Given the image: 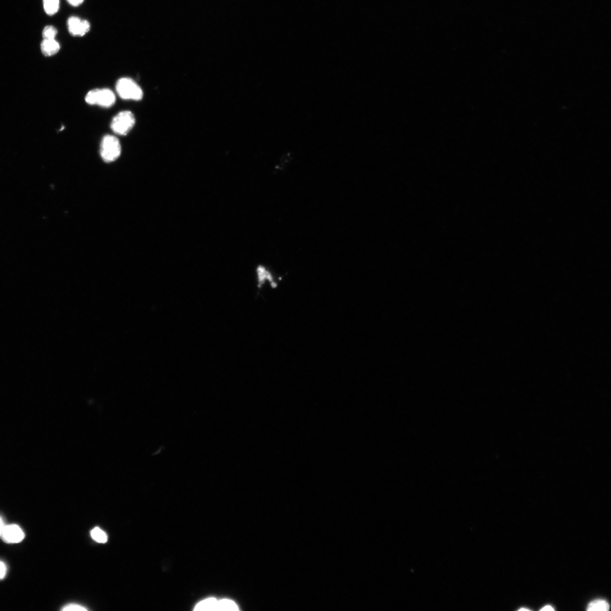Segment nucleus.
I'll return each instance as SVG.
<instances>
[{"label": "nucleus", "instance_id": "obj_1", "mask_svg": "<svg viewBox=\"0 0 611 611\" xmlns=\"http://www.w3.org/2000/svg\"><path fill=\"white\" fill-rule=\"evenodd\" d=\"M116 91L119 97L125 100H141L143 97L142 89L129 78H122L117 81Z\"/></svg>", "mask_w": 611, "mask_h": 611}, {"label": "nucleus", "instance_id": "obj_2", "mask_svg": "<svg viewBox=\"0 0 611 611\" xmlns=\"http://www.w3.org/2000/svg\"><path fill=\"white\" fill-rule=\"evenodd\" d=\"M121 147L119 140L113 136H106L100 145V155L106 162H111L119 158Z\"/></svg>", "mask_w": 611, "mask_h": 611}, {"label": "nucleus", "instance_id": "obj_3", "mask_svg": "<svg viewBox=\"0 0 611 611\" xmlns=\"http://www.w3.org/2000/svg\"><path fill=\"white\" fill-rule=\"evenodd\" d=\"M86 102L90 105H98L103 108H109L116 102V97L108 88L94 89L88 92Z\"/></svg>", "mask_w": 611, "mask_h": 611}, {"label": "nucleus", "instance_id": "obj_4", "mask_svg": "<svg viewBox=\"0 0 611 611\" xmlns=\"http://www.w3.org/2000/svg\"><path fill=\"white\" fill-rule=\"evenodd\" d=\"M135 124V117L131 112L126 110L120 112L114 118L110 127L117 135L126 136Z\"/></svg>", "mask_w": 611, "mask_h": 611}, {"label": "nucleus", "instance_id": "obj_5", "mask_svg": "<svg viewBox=\"0 0 611 611\" xmlns=\"http://www.w3.org/2000/svg\"><path fill=\"white\" fill-rule=\"evenodd\" d=\"M68 30L70 34L75 36H83L90 30V24L87 20H81L77 16H71L68 21Z\"/></svg>", "mask_w": 611, "mask_h": 611}, {"label": "nucleus", "instance_id": "obj_6", "mask_svg": "<svg viewBox=\"0 0 611 611\" xmlns=\"http://www.w3.org/2000/svg\"><path fill=\"white\" fill-rule=\"evenodd\" d=\"M2 537L8 543H18L24 540L25 533L18 525H5Z\"/></svg>", "mask_w": 611, "mask_h": 611}, {"label": "nucleus", "instance_id": "obj_7", "mask_svg": "<svg viewBox=\"0 0 611 611\" xmlns=\"http://www.w3.org/2000/svg\"><path fill=\"white\" fill-rule=\"evenodd\" d=\"M60 49V44L55 39H52V40H43L41 44L42 52L47 57H50V56L58 53Z\"/></svg>", "mask_w": 611, "mask_h": 611}, {"label": "nucleus", "instance_id": "obj_8", "mask_svg": "<svg viewBox=\"0 0 611 611\" xmlns=\"http://www.w3.org/2000/svg\"><path fill=\"white\" fill-rule=\"evenodd\" d=\"M609 604L604 599H596L588 604L587 610L588 611H608Z\"/></svg>", "mask_w": 611, "mask_h": 611}, {"label": "nucleus", "instance_id": "obj_9", "mask_svg": "<svg viewBox=\"0 0 611 611\" xmlns=\"http://www.w3.org/2000/svg\"><path fill=\"white\" fill-rule=\"evenodd\" d=\"M217 600L211 598L204 600L196 605L195 610H215Z\"/></svg>", "mask_w": 611, "mask_h": 611}, {"label": "nucleus", "instance_id": "obj_10", "mask_svg": "<svg viewBox=\"0 0 611 611\" xmlns=\"http://www.w3.org/2000/svg\"><path fill=\"white\" fill-rule=\"evenodd\" d=\"M45 12L49 15L57 13L60 8V0H43Z\"/></svg>", "mask_w": 611, "mask_h": 611}, {"label": "nucleus", "instance_id": "obj_11", "mask_svg": "<svg viewBox=\"0 0 611 611\" xmlns=\"http://www.w3.org/2000/svg\"><path fill=\"white\" fill-rule=\"evenodd\" d=\"M237 605L231 600L222 599L217 601L215 610H238Z\"/></svg>", "mask_w": 611, "mask_h": 611}, {"label": "nucleus", "instance_id": "obj_12", "mask_svg": "<svg viewBox=\"0 0 611 611\" xmlns=\"http://www.w3.org/2000/svg\"><path fill=\"white\" fill-rule=\"evenodd\" d=\"M91 536L95 541L99 543H105L108 541L107 534L99 527H96L91 530Z\"/></svg>", "mask_w": 611, "mask_h": 611}, {"label": "nucleus", "instance_id": "obj_13", "mask_svg": "<svg viewBox=\"0 0 611 611\" xmlns=\"http://www.w3.org/2000/svg\"><path fill=\"white\" fill-rule=\"evenodd\" d=\"M58 34V30L52 26L45 27L43 31V40H52Z\"/></svg>", "mask_w": 611, "mask_h": 611}, {"label": "nucleus", "instance_id": "obj_14", "mask_svg": "<svg viewBox=\"0 0 611 611\" xmlns=\"http://www.w3.org/2000/svg\"><path fill=\"white\" fill-rule=\"evenodd\" d=\"M61 610L64 611H86L88 610V609L78 604L70 603L65 605Z\"/></svg>", "mask_w": 611, "mask_h": 611}, {"label": "nucleus", "instance_id": "obj_15", "mask_svg": "<svg viewBox=\"0 0 611 611\" xmlns=\"http://www.w3.org/2000/svg\"><path fill=\"white\" fill-rule=\"evenodd\" d=\"M7 572V568L6 565L3 562L0 561V580H2L6 576Z\"/></svg>", "mask_w": 611, "mask_h": 611}, {"label": "nucleus", "instance_id": "obj_16", "mask_svg": "<svg viewBox=\"0 0 611 611\" xmlns=\"http://www.w3.org/2000/svg\"><path fill=\"white\" fill-rule=\"evenodd\" d=\"M68 2L73 7L79 6L83 3L84 0H67Z\"/></svg>", "mask_w": 611, "mask_h": 611}, {"label": "nucleus", "instance_id": "obj_17", "mask_svg": "<svg viewBox=\"0 0 611 611\" xmlns=\"http://www.w3.org/2000/svg\"><path fill=\"white\" fill-rule=\"evenodd\" d=\"M5 526V525L4 524L3 519L0 517V536H2Z\"/></svg>", "mask_w": 611, "mask_h": 611}, {"label": "nucleus", "instance_id": "obj_18", "mask_svg": "<svg viewBox=\"0 0 611 611\" xmlns=\"http://www.w3.org/2000/svg\"><path fill=\"white\" fill-rule=\"evenodd\" d=\"M554 610V609L553 607L549 605H546V606L541 609V611H553Z\"/></svg>", "mask_w": 611, "mask_h": 611}, {"label": "nucleus", "instance_id": "obj_19", "mask_svg": "<svg viewBox=\"0 0 611 611\" xmlns=\"http://www.w3.org/2000/svg\"><path fill=\"white\" fill-rule=\"evenodd\" d=\"M519 611H523V610L526 611V610H531L528 608H522L519 609Z\"/></svg>", "mask_w": 611, "mask_h": 611}]
</instances>
